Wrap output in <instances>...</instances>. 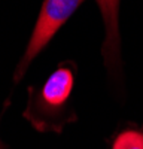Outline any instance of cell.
Here are the masks:
<instances>
[{"label":"cell","mask_w":143,"mask_h":149,"mask_svg":"<svg viewBox=\"0 0 143 149\" xmlns=\"http://www.w3.org/2000/svg\"><path fill=\"white\" fill-rule=\"evenodd\" d=\"M83 0H45L42 6L37 24L34 27L33 36L27 46V51L18 67L17 81L26 72L30 61L40 52V49L51 40V37L57 33V30L72 17L76 8Z\"/></svg>","instance_id":"cell-1"},{"label":"cell","mask_w":143,"mask_h":149,"mask_svg":"<svg viewBox=\"0 0 143 149\" xmlns=\"http://www.w3.org/2000/svg\"><path fill=\"white\" fill-rule=\"evenodd\" d=\"M73 88V72L67 67L55 70L36 97L39 113H54L69 100Z\"/></svg>","instance_id":"cell-2"},{"label":"cell","mask_w":143,"mask_h":149,"mask_svg":"<svg viewBox=\"0 0 143 149\" xmlns=\"http://www.w3.org/2000/svg\"><path fill=\"white\" fill-rule=\"evenodd\" d=\"M103 12L106 24V43L104 54L107 58H113L118 51V2L119 0H97Z\"/></svg>","instance_id":"cell-3"},{"label":"cell","mask_w":143,"mask_h":149,"mask_svg":"<svg viewBox=\"0 0 143 149\" xmlns=\"http://www.w3.org/2000/svg\"><path fill=\"white\" fill-rule=\"evenodd\" d=\"M113 149H143V134L133 130L124 131L116 137Z\"/></svg>","instance_id":"cell-4"},{"label":"cell","mask_w":143,"mask_h":149,"mask_svg":"<svg viewBox=\"0 0 143 149\" xmlns=\"http://www.w3.org/2000/svg\"><path fill=\"white\" fill-rule=\"evenodd\" d=\"M0 149H3V148H2V143H0Z\"/></svg>","instance_id":"cell-5"}]
</instances>
